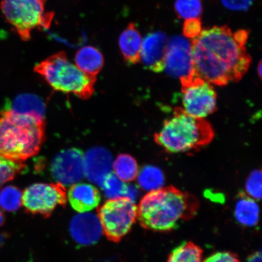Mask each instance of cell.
<instances>
[{"label": "cell", "instance_id": "cell-19", "mask_svg": "<svg viewBox=\"0 0 262 262\" xmlns=\"http://www.w3.org/2000/svg\"><path fill=\"white\" fill-rule=\"evenodd\" d=\"M45 105L40 98L31 94H24L16 97L8 103L5 110L14 112L31 114L45 119Z\"/></svg>", "mask_w": 262, "mask_h": 262}, {"label": "cell", "instance_id": "cell-12", "mask_svg": "<svg viewBox=\"0 0 262 262\" xmlns=\"http://www.w3.org/2000/svg\"><path fill=\"white\" fill-rule=\"evenodd\" d=\"M168 38L165 33L157 31L147 34L142 40L140 61L153 73L165 70V56Z\"/></svg>", "mask_w": 262, "mask_h": 262}, {"label": "cell", "instance_id": "cell-14", "mask_svg": "<svg viewBox=\"0 0 262 262\" xmlns=\"http://www.w3.org/2000/svg\"><path fill=\"white\" fill-rule=\"evenodd\" d=\"M102 231L98 216L91 213L75 216L70 224L72 237L82 245L96 244L99 240Z\"/></svg>", "mask_w": 262, "mask_h": 262}, {"label": "cell", "instance_id": "cell-29", "mask_svg": "<svg viewBox=\"0 0 262 262\" xmlns=\"http://www.w3.org/2000/svg\"><path fill=\"white\" fill-rule=\"evenodd\" d=\"M226 8L231 11H247L253 3V0H221Z\"/></svg>", "mask_w": 262, "mask_h": 262}, {"label": "cell", "instance_id": "cell-10", "mask_svg": "<svg viewBox=\"0 0 262 262\" xmlns=\"http://www.w3.org/2000/svg\"><path fill=\"white\" fill-rule=\"evenodd\" d=\"M165 70L170 76L182 78L194 74L191 41L182 36H173L168 41Z\"/></svg>", "mask_w": 262, "mask_h": 262}, {"label": "cell", "instance_id": "cell-11", "mask_svg": "<svg viewBox=\"0 0 262 262\" xmlns=\"http://www.w3.org/2000/svg\"><path fill=\"white\" fill-rule=\"evenodd\" d=\"M83 159V153L80 149L61 150L54 157L51 164L54 179L64 186L80 182L84 176Z\"/></svg>", "mask_w": 262, "mask_h": 262}, {"label": "cell", "instance_id": "cell-21", "mask_svg": "<svg viewBox=\"0 0 262 262\" xmlns=\"http://www.w3.org/2000/svg\"><path fill=\"white\" fill-rule=\"evenodd\" d=\"M113 166L115 174L125 182H132L137 179L139 171L136 159L127 154L118 156Z\"/></svg>", "mask_w": 262, "mask_h": 262}, {"label": "cell", "instance_id": "cell-1", "mask_svg": "<svg viewBox=\"0 0 262 262\" xmlns=\"http://www.w3.org/2000/svg\"><path fill=\"white\" fill-rule=\"evenodd\" d=\"M249 32H232L227 26L204 29L191 40L194 74L212 84L224 86L240 81L252 61L246 44Z\"/></svg>", "mask_w": 262, "mask_h": 262}, {"label": "cell", "instance_id": "cell-6", "mask_svg": "<svg viewBox=\"0 0 262 262\" xmlns=\"http://www.w3.org/2000/svg\"><path fill=\"white\" fill-rule=\"evenodd\" d=\"M47 0H2L5 17L21 40L28 41L35 29H48L54 13L46 11Z\"/></svg>", "mask_w": 262, "mask_h": 262}, {"label": "cell", "instance_id": "cell-9", "mask_svg": "<svg viewBox=\"0 0 262 262\" xmlns=\"http://www.w3.org/2000/svg\"><path fill=\"white\" fill-rule=\"evenodd\" d=\"M67 195L60 183H35L29 186L22 194V204L32 214L49 217L58 206H64Z\"/></svg>", "mask_w": 262, "mask_h": 262}, {"label": "cell", "instance_id": "cell-13", "mask_svg": "<svg viewBox=\"0 0 262 262\" xmlns=\"http://www.w3.org/2000/svg\"><path fill=\"white\" fill-rule=\"evenodd\" d=\"M113 157L101 147H94L84 155V176L91 182L101 186L106 176L111 172Z\"/></svg>", "mask_w": 262, "mask_h": 262}, {"label": "cell", "instance_id": "cell-28", "mask_svg": "<svg viewBox=\"0 0 262 262\" xmlns=\"http://www.w3.org/2000/svg\"><path fill=\"white\" fill-rule=\"evenodd\" d=\"M202 31V23L200 18L185 19L183 26V34L185 37L192 40L198 37Z\"/></svg>", "mask_w": 262, "mask_h": 262}, {"label": "cell", "instance_id": "cell-20", "mask_svg": "<svg viewBox=\"0 0 262 262\" xmlns=\"http://www.w3.org/2000/svg\"><path fill=\"white\" fill-rule=\"evenodd\" d=\"M137 179L140 187L148 192L163 188L165 183V176L162 170L152 165L143 167Z\"/></svg>", "mask_w": 262, "mask_h": 262}, {"label": "cell", "instance_id": "cell-8", "mask_svg": "<svg viewBox=\"0 0 262 262\" xmlns=\"http://www.w3.org/2000/svg\"><path fill=\"white\" fill-rule=\"evenodd\" d=\"M182 109L192 117H205L217 110V93L213 84L194 74L180 78Z\"/></svg>", "mask_w": 262, "mask_h": 262}, {"label": "cell", "instance_id": "cell-7", "mask_svg": "<svg viewBox=\"0 0 262 262\" xmlns=\"http://www.w3.org/2000/svg\"><path fill=\"white\" fill-rule=\"evenodd\" d=\"M104 234L110 241L119 242L129 233L137 219V206L128 198L110 199L98 209Z\"/></svg>", "mask_w": 262, "mask_h": 262}, {"label": "cell", "instance_id": "cell-17", "mask_svg": "<svg viewBox=\"0 0 262 262\" xmlns=\"http://www.w3.org/2000/svg\"><path fill=\"white\" fill-rule=\"evenodd\" d=\"M77 67L85 74L97 77L104 64L102 54L98 49L91 46L82 48L75 57Z\"/></svg>", "mask_w": 262, "mask_h": 262}, {"label": "cell", "instance_id": "cell-23", "mask_svg": "<svg viewBox=\"0 0 262 262\" xmlns=\"http://www.w3.org/2000/svg\"><path fill=\"white\" fill-rule=\"evenodd\" d=\"M101 186L106 198L109 199L126 198L129 188L125 182L111 172L104 178Z\"/></svg>", "mask_w": 262, "mask_h": 262}, {"label": "cell", "instance_id": "cell-3", "mask_svg": "<svg viewBox=\"0 0 262 262\" xmlns=\"http://www.w3.org/2000/svg\"><path fill=\"white\" fill-rule=\"evenodd\" d=\"M0 114V155L19 162L37 155L45 140V119L8 110Z\"/></svg>", "mask_w": 262, "mask_h": 262}, {"label": "cell", "instance_id": "cell-15", "mask_svg": "<svg viewBox=\"0 0 262 262\" xmlns=\"http://www.w3.org/2000/svg\"><path fill=\"white\" fill-rule=\"evenodd\" d=\"M68 199L74 210L84 213L93 210L99 205L101 195L94 186L88 183H75L68 191Z\"/></svg>", "mask_w": 262, "mask_h": 262}, {"label": "cell", "instance_id": "cell-32", "mask_svg": "<svg viewBox=\"0 0 262 262\" xmlns=\"http://www.w3.org/2000/svg\"><path fill=\"white\" fill-rule=\"evenodd\" d=\"M261 61L259 62V63H258V67H257V73L258 77H259L260 78H261V74H262V66H261Z\"/></svg>", "mask_w": 262, "mask_h": 262}, {"label": "cell", "instance_id": "cell-4", "mask_svg": "<svg viewBox=\"0 0 262 262\" xmlns=\"http://www.w3.org/2000/svg\"><path fill=\"white\" fill-rule=\"evenodd\" d=\"M214 137V129L207 121L190 116L177 107L173 116L155 134V140L166 152L176 154L196 151L209 145Z\"/></svg>", "mask_w": 262, "mask_h": 262}, {"label": "cell", "instance_id": "cell-16", "mask_svg": "<svg viewBox=\"0 0 262 262\" xmlns=\"http://www.w3.org/2000/svg\"><path fill=\"white\" fill-rule=\"evenodd\" d=\"M142 39L137 26L131 23L121 34L119 45L126 63L136 64L140 61Z\"/></svg>", "mask_w": 262, "mask_h": 262}, {"label": "cell", "instance_id": "cell-25", "mask_svg": "<svg viewBox=\"0 0 262 262\" xmlns=\"http://www.w3.org/2000/svg\"><path fill=\"white\" fill-rule=\"evenodd\" d=\"M174 8L179 17L185 19L199 18L203 12L201 0H176Z\"/></svg>", "mask_w": 262, "mask_h": 262}, {"label": "cell", "instance_id": "cell-24", "mask_svg": "<svg viewBox=\"0 0 262 262\" xmlns=\"http://www.w3.org/2000/svg\"><path fill=\"white\" fill-rule=\"evenodd\" d=\"M25 168L24 162L6 158L0 155V188L5 183L14 179Z\"/></svg>", "mask_w": 262, "mask_h": 262}, {"label": "cell", "instance_id": "cell-26", "mask_svg": "<svg viewBox=\"0 0 262 262\" xmlns=\"http://www.w3.org/2000/svg\"><path fill=\"white\" fill-rule=\"evenodd\" d=\"M21 204V192L15 186H6L0 192V205L6 211H16L20 208Z\"/></svg>", "mask_w": 262, "mask_h": 262}, {"label": "cell", "instance_id": "cell-33", "mask_svg": "<svg viewBox=\"0 0 262 262\" xmlns=\"http://www.w3.org/2000/svg\"><path fill=\"white\" fill-rule=\"evenodd\" d=\"M5 218L4 215L3 214L1 208H0V226H2L4 223Z\"/></svg>", "mask_w": 262, "mask_h": 262}, {"label": "cell", "instance_id": "cell-22", "mask_svg": "<svg viewBox=\"0 0 262 262\" xmlns=\"http://www.w3.org/2000/svg\"><path fill=\"white\" fill-rule=\"evenodd\" d=\"M203 251L198 245L185 242L172 251L168 262H203Z\"/></svg>", "mask_w": 262, "mask_h": 262}, {"label": "cell", "instance_id": "cell-18", "mask_svg": "<svg viewBox=\"0 0 262 262\" xmlns=\"http://www.w3.org/2000/svg\"><path fill=\"white\" fill-rule=\"evenodd\" d=\"M260 209L256 201L247 195H239L234 209L236 220L244 227H253L259 220Z\"/></svg>", "mask_w": 262, "mask_h": 262}, {"label": "cell", "instance_id": "cell-30", "mask_svg": "<svg viewBox=\"0 0 262 262\" xmlns=\"http://www.w3.org/2000/svg\"><path fill=\"white\" fill-rule=\"evenodd\" d=\"M203 262H241L236 255L230 252H217L205 258Z\"/></svg>", "mask_w": 262, "mask_h": 262}, {"label": "cell", "instance_id": "cell-5", "mask_svg": "<svg viewBox=\"0 0 262 262\" xmlns=\"http://www.w3.org/2000/svg\"><path fill=\"white\" fill-rule=\"evenodd\" d=\"M34 71L55 90L74 94L83 100L94 94L97 77L85 74L72 64L64 52L52 55L36 65Z\"/></svg>", "mask_w": 262, "mask_h": 262}, {"label": "cell", "instance_id": "cell-27", "mask_svg": "<svg viewBox=\"0 0 262 262\" xmlns=\"http://www.w3.org/2000/svg\"><path fill=\"white\" fill-rule=\"evenodd\" d=\"M247 195L255 201L261 198V171L254 170L249 176L245 184Z\"/></svg>", "mask_w": 262, "mask_h": 262}, {"label": "cell", "instance_id": "cell-2", "mask_svg": "<svg viewBox=\"0 0 262 262\" xmlns=\"http://www.w3.org/2000/svg\"><path fill=\"white\" fill-rule=\"evenodd\" d=\"M199 202L194 196L173 186L147 192L137 206V219L143 228L168 232L194 217Z\"/></svg>", "mask_w": 262, "mask_h": 262}, {"label": "cell", "instance_id": "cell-31", "mask_svg": "<svg viewBox=\"0 0 262 262\" xmlns=\"http://www.w3.org/2000/svg\"><path fill=\"white\" fill-rule=\"evenodd\" d=\"M247 262H261V252H255L248 257Z\"/></svg>", "mask_w": 262, "mask_h": 262}]
</instances>
